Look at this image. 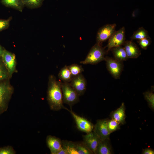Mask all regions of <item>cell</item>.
<instances>
[{"label": "cell", "instance_id": "obj_23", "mask_svg": "<svg viewBox=\"0 0 154 154\" xmlns=\"http://www.w3.org/2000/svg\"><path fill=\"white\" fill-rule=\"evenodd\" d=\"M107 123L108 129L110 133L120 128V125L117 122L113 119H108Z\"/></svg>", "mask_w": 154, "mask_h": 154}, {"label": "cell", "instance_id": "obj_3", "mask_svg": "<svg viewBox=\"0 0 154 154\" xmlns=\"http://www.w3.org/2000/svg\"><path fill=\"white\" fill-rule=\"evenodd\" d=\"M13 89L6 82L0 83V115L7 110Z\"/></svg>", "mask_w": 154, "mask_h": 154}, {"label": "cell", "instance_id": "obj_4", "mask_svg": "<svg viewBox=\"0 0 154 154\" xmlns=\"http://www.w3.org/2000/svg\"><path fill=\"white\" fill-rule=\"evenodd\" d=\"M61 89L63 103L68 105L71 108L79 102V96L69 82H62Z\"/></svg>", "mask_w": 154, "mask_h": 154}, {"label": "cell", "instance_id": "obj_31", "mask_svg": "<svg viewBox=\"0 0 154 154\" xmlns=\"http://www.w3.org/2000/svg\"><path fill=\"white\" fill-rule=\"evenodd\" d=\"M57 154H68L67 152L63 148L59 151Z\"/></svg>", "mask_w": 154, "mask_h": 154}, {"label": "cell", "instance_id": "obj_7", "mask_svg": "<svg viewBox=\"0 0 154 154\" xmlns=\"http://www.w3.org/2000/svg\"><path fill=\"white\" fill-rule=\"evenodd\" d=\"M125 29L123 27L119 30L116 31L109 39L107 52L113 48L123 45L125 41Z\"/></svg>", "mask_w": 154, "mask_h": 154}, {"label": "cell", "instance_id": "obj_29", "mask_svg": "<svg viewBox=\"0 0 154 154\" xmlns=\"http://www.w3.org/2000/svg\"><path fill=\"white\" fill-rule=\"evenodd\" d=\"M9 23V20H0V31L7 27Z\"/></svg>", "mask_w": 154, "mask_h": 154}, {"label": "cell", "instance_id": "obj_30", "mask_svg": "<svg viewBox=\"0 0 154 154\" xmlns=\"http://www.w3.org/2000/svg\"><path fill=\"white\" fill-rule=\"evenodd\" d=\"M142 153L143 154H154V151L151 148H147L143 149Z\"/></svg>", "mask_w": 154, "mask_h": 154}, {"label": "cell", "instance_id": "obj_2", "mask_svg": "<svg viewBox=\"0 0 154 154\" xmlns=\"http://www.w3.org/2000/svg\"><path fill=\"white\" fill-rule=\"evenodd\" d=\"M105 53L101 44L96 43L91 48L85 60L80 63L84 64H97L105 60Z\"/></svg>", "mask_w": 154, "mask_h": 154}, {"label": "cell", "instance_id": "obj_15", "mask_svg": "<svg viewBox=\"0 0 154 154\" xmlns=\"http://www.w3.org/2000/svg\"><path fill=\"white\" fill-rule=\"evenodd\" d=\"M125 109L124 104L123 102L119 108L111 112L110 116L111 118L117 122L120 125L124 124L125 123Z\"/></svg>", "mask_w": 154, "mask_h": 154}, {"label": "cell", "instance_id": "obj_5", "mask_svg": "<svg viewBox=\"0 0 154 154\" xmlns=\"http://www.w3.org/2000/svg\"><path fill=\"white\" fill-rule=\"evenodd\" d=\"M107 68L110 74L115 79H119L123 67V62L119 61L114 58L106 57Z\"/></svg>", "mask_w": 154, "mask_h": 154}, {"label": "cell", "instance_id": "obj_10", "mask_svg": "<svg viewBox=\"0 0 154 154\" xmlns=\"http://www.w3.org/2000/svg\"><path fill=\"white\" fill-rule=\"evenodd\" d=\"M69 83L79 96L84 94L86 90L87 83L82 73L73 77Z\"/></svg>", "mask_w": 154, "mask_h": 154}, {"label": "cell", "instance_id": "obj_6", "mask_svg": "<svg viewBox=\"0 0 154 154\" xmlns=\"http://www.w3.org/2000/svg\"><path fill=\"white\" fill-rule=\"evenodd\" d=\"M64 109L68 111L73 117L78 129L80 131L86 133L92 131L94 126L93 124L87 119L79 116L72 110H69L64 107Z\"/></svg>", "mask_w": 154, "mask_h": 154}, {"label": "cell", "instance_id": "obj_8", "mask_svg": "<svg viewBox=\"0 0 154 154\" xmlns=\"http://www.w3.org/2000/svg\"><path fill=\"white\" fill-rule=\"evenodd\" d=\"M115 23L107 24L101 27L98 30L96 36V43L101 44L109 39L116 31Z\"/></svg>", "mask_w": 154, "mask_h": 154}, {"label": "cell", "instance_id": "obj_19", "mask_svg": "<svg viewBox=\"0 0 154 154\" xmlns=\"http://www.w3.org/2000/svg\"><path fill=\"white\" fill-rule=\"evenodd\" d=\"M58 76L63 82H70L73 76L68 68L66 65L61 68L60 71Z\"/></svg>", "mask_w": 154, "mask_h": 154}, {"label": "cell", "instance_id": "obj_26", "mask_svg": "<svg viewBox=\"0 0 154 154\" xmlns=\"http://www.w3.org/2000/svg\"><path fill=\"white\" fill-rule=\"evenodd\" d=\"M137 42L141 47L144 50H146L151 41L150 38H145L137 40Z\"/></svg>", "mask_w": 154, "mask_h": 154}, {"label": "cell", "instance_id": "obj_11", "mask_svg": "<svg viewBox=\"0 0 154 154\" xmlns=\"http://www.w3.org/2000/svg\"><path fill=\"white\" fill-rule=\"evenodd\" d=\"M83 142L94 154H96V149L100 140L93 132L92 131L82 136Z\"/></svg>", "mask_w": 154, "mask_h": 154}, {"label": "cell", "instance_id": "obj_32", "mask_svg": "<svg viewBox=\"0 0 154 154\" xmlns=\"http://www.w3.org/2000/svg\"><path fill=\"white\" fill-rule=\"evenodd\" d=\"M4 50H3L1 47L0 46V57L2 56Z\"/></svg>", "mask_w": 154, "mask_h": 154}, {"label": "cell", "instance_id": "obj_14", "mask_svg": "<svg viewBox=\"0 0 154 154\" xmlns=\"http://www.w3.org/2000/svg\"><path fill=\"white\" fill-rule=\"evenodd\" d=\"M46 143L51 154H57L62 148V141L55 136L48 135L46 138Z\"/></svg>", "mask_w": 154, "mask_h": 154}, {"label": "cell", "instance_id": "obj_17", "mask_svg": "<svg viewBox=\"0 0 154 154\" xmlns=\"http://www.w3.org/2000/svg\"><path fill=\"white\" fill-rule=\"evenodd\" d=\"M110 50L114 58L119 61L123 62L127 60L128 58L124 48L122 46L113 47Z\"/></svg>", "mask_w": 154, "mask_h": 154}, {"label": "cell", "instance_id": "obj_25", "mask_svg": "<svg viewBox=\"0 0 154 154\" xmlns=\"http://www.w3.org/2000/svg\"><path fill=\"white\" fill-rule=\"evenodd\" d=\"M24 5L33 8H37L42 5L43 0H22Z\"/></svg>", "mask_w": 154, "mask_h": 154}, {"label": "cell", "instance_id": "obj_21", "mask_svg": "<svg viewBox=\"0 0 154 154\" xmlns=\"http://www.w3.org/2000/svg\"><path fill=\"white\" fill-rule=\"evenodd\" d=\"M1 1L5 6L16 9L20 11L22 10L24 5L22 0H1Z\"/></svg>", "mask_w": 154, "mask_h": 154}, {"label": "cell", "instance_id": "obj_24", "mask_svg": "<svg viewBox=\"0 0 154 154\" xmlns=\"http://www.w3.org/2000/svg\"><path fill=\"white\" fill-rule=\"evenodd\" d=\"M73 77L76 76L84 71L82 66L76 64H73L68 66Z\"/></svg>", "mask_w": 154, "mask_h": 154}, {"label": "cell", "instance_id": "obj_9", "mask_svg": "<svg viewBox=\"0 0 154 154\" xmlns=\"http://www.w3.org/2000/svg\"><path fill=\"white\" fill-rule=\"evenodd\" d=\"M107 119L98 120L94 126L93 132L101 140L110 139V133L108 127Z\"/></svg>", "mask_w": 154, "mask_h": 154}, {"label": "cell", "instance_id": "obj_18", "mask_svg": "<svg viewBox=\"0 0 154 154\" xmlns=\"http://www.w3.org/2000/svg\"><path fill=\"white\" fill-rule=\"evenodd\" d=\"M74 148L76 154H94L83 141L74 142Z\"/></svg>", "mask_w": 154, "mask_h": 154}, {"label": "cell", "instance_id": "obj_13", "mask_svg": "<svg viewBox=\"0 0 154 154\" xmlns=\"http://www.w3.org/2000/svg\"><path fill=\"white\" fill-rule=\"evenodd\" d=\"M123 45L128 58H136L141 55L140 50L132 40L125 41Z\"/></svg>", "mask_w": 154, "mask_h": 154}, {"label": "cell", "instance_id": "obj_12", "mask_svg": "<svg viewBox=\"0 0 154 154\" xmlns=\"http://www.w3.org/2000/svg\"><path fill=\"white\" fill-rule=\"evenodd\" d=\"M1 56L9 74L11 75L15 68V55L4 50Z\"/></svg>", "mask_w": 154, "mask_h": 154}, {"label": "cell", "instance_id": "obj_27", "mask_svg": "<svg viewBox=\"0 0 154 154\" xmlns=\"http://www.w3.org/2000/svg\"><path fill=\"white\" fill-rule=\"evenodd\" d=\"M16 153L13 147L10 146L0 147V154H15Z\"/></svg>", "mask_w": 154, "mask_h": 154}, {"label": "cell", "instance_id": "obj_28", "mask_svg": "<svg viewBox=\"0 0 154 154\" xmlns=\"http://www.w3.org/2000/svg\"><path fill=\"white\" fill-rule=\"evenodd\" d=\"M3 65L0 63V80L5 79L7 78L9 73Z\"/></svg>", "mask_w": 154, "mask_h": 154}, {"label": "cell", "instance_id": "obj_22", "mask_svg": "<svg viewBox=\"0 0 154 154\" xmlns=\"http://www.w3.org/2000/svg\"><path fill=\"white\" fill-rule=\"evenodd\" d=\"M144 97L150 108L154 110V94L152 92L147 91L143 93Z\"/></svg>", "mask_w": 154, "mask_h": 154}, {"label": "cell", "instance_id": "obj_16", "mask_svg": "<svg viewBox=\"0 0 154 154\" xmlns=\"http://www.w3.org/2000/svg\"><path fill=\"white\" fill-rule=\"evenodd\" d=\"M113 151L110 139L100 140L98 145L96 154H111Z\"/></svg>", "mask_w": 154, "mask_h": 154}, {"label": "cell", "instance_id": "obj_1", "mask_svg": "<svg viewBox=\"0 0 154 154\" xmlns=\"http://www.w3.org/2000/svg\"><path fill=\"white\" fill-rule=\"evenodd\" d=\"M61 83L54 76L49 77L47 100L50 108L53 111H59L65 107L63 104Z\"/></svg>", "mask_w": 154, "mask_h": 154}, {"label": "cell", "instance_id": "obj_20", "mask_svg": "<svg viewBox=\"0 0 154 154\" xmlns=\"http://www.w3.org/2000/svg\"><path fill=\"white\" fill-rule=\"evenodd\" d=\"M145 38H150L148 32L143 27H141L134 31L131 37V40H139Z\"/></svg>", "mask_w": 154, "mask_h": 154}]
</instances>
